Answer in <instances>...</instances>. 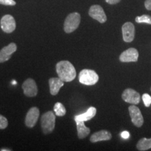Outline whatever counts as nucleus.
Wrapping results in <instances>:
<instances>
[{
	"label": "nucleus",
	"mask_w": 151,
	"mask_h": 151,
	"mask_svg": "<svg viewBox=\"0 0 151 151\" xmlns=\"http://www.w3.org/2000/svg\"><path fill=\"white\" fill-rule=\"evenodd\" d=\"M56 71L58 76L64 82H70L76 78L75 67L70 62L62 60L56 65Z\"/></svg>",
	"instance_id": "nucleus-1"
},
{
	"label": "nucleus",
	"mask_w": 151,
	"mask_h": 151,
	"mask_svg": "<svg viewBox=\"0 0 151 151\" xmlns=\"http://www.w3.org/2000/svg\"><path fill=\"white\" fill-rule=\"evenodd\" d=\"M55 114L52 111H48L41 116V124L43 132L46 134L51 133L55 129Z\"/></svg>",
	"instance_id": "nucleus-2"
},
{
	"label": "nucleus",
	"mask_w": 151,
	"mask_h": 151,
	"mask_svg": "<svg viewBox=\"0 0 151 151\" xmlns=\"http://www.w3.org/2000/svg\"><path fill=\"white\" fill-rule=\"evenodd\" d=\"M79 81L86 86H93L99 81V76L91 69H83L79 73Z\"/></svg>",
	"instance_id": "nucleus-3"
},
{
	"label": "nucleus",
	"mask_w": 151,
	"mask_h": 151,
	"mask_svg": "<svg viewBox=\"0 0 151 151\" xmlns=\"http://www.w3.org/2000/svg\"><path fill=\"white\" fill-rule=\"evenodd\" d=\"M81 22V15L78 13L70 14L65 19L64 30L66 33H71L78 27Z\"/></svg>",
	"instance_id": "nucleus-4"
},
{
	"label": "nucleus",
	"mask_w": 151,
	"mask_h": 151,
	"mask_svg": "<svg viewBox=\"0 0 151 151\" xmlns=\"http://www.w3.org/2000/svg\"><path fill=\"white\" fill-rule=\"evenodd\" d=\"M89 16L94 20H97L100 23H104L107 20L104 11L99 5H93L90 7Z\"/></svg>",
	"instance_id": "nucleus-5"
},
{
	"label": "nucleus",
	"mask_w": 151,
	"mask_h": 151,
	"mask_svg": "<svg viewBox=\"0 0 151 151\" xmlns=\"http://www.w3.org/2000/svg\"><path fill=\"white\" fill-rule=\"evenodd\" d=\"M16 23L14 17L11 15H5L1 20V28L6 33H11L16 29Z\"/></svg>",
	"instance_id": "nucleus-6"
},
{
	"label": "nucleus",
	"mask_w": 151,
	"mask_h": 151,
	"mask_svg": "<svg viewBox=\"0 0 151 151\" xmlns=\"http://www.w3.org/2000/svg\"><path fill=\"white\" fill-rule=\"evenodd\" d=\"M129 112L132 123L136 127H141L143 124V117L140 109L136 106L132 105L129 107Z\"/></svg>",
	"instance_id": "nucleus-7"
},
{
	"label": "nucleus",
	"mask_w": 151,
	"mask_h": 151,
	"mask_svg": "<svg viewBox=\"0 0 151 151\" xmlns=\"http://www.w3.org/2000/svg\"><path fill=\"white\" fill-rule=\"evenodd\" d=\"M122 98L125 102L133 104H138L140 102V94L136 90L132 88H127L124 90L122 92Z\"/></svg>",
	"instance_id": "nucleus-8"
},
{
	"label": "nucleus",
	"mask_w": 151,
	"mask_h": 151,
	"mask_svg": "<svg viewBox=\"0 0 151 151\" xmlns=\"http://www.w3.org/2000/svg\"><path fill=\"white\" fill-rule=\"evenodd\" d=\"M122 38L124 42L130 43L134 39L135 27L133 23L130 22H125L122 27Z\"/></svg>",
	"instance_id": "nucleus-9"
},
{
	"label": "nucleus",
	"mask_w": 151,
	"mask_h": 151,
	"mask_svg": "<svg viewBox=\"0 0 151 151\" xmlns=\"http://www.w3.org/2000/svg\"><path fill=\"white\" fill-rule=\"evenodd\" d=\"M24 95L29 97H35L37 94L38 88L35 80L32 78H28L23 83L22 86Z\"/></svg>",
	"instance_id": "nucleus-10"
},
{
	"label": "nucleus",
	"mask_w": 151,
	"mask_h": 151,
	"mask_svg": "<svg viewBox=\"0 0 151 151\" xmlns=\"http://www.w3.org/2000/svg\"><path fill=\"white\" fill-rule=\"evenodd\" d=\"M39 114H40V112L37 107H32L30 109L26 115L25 120H24L26 126L30 128L35 127L39 119Z\"/></svg>",
	"instance_id": "nucleus-11"
},
{
	"label": "nucleus",
	"mask_w": 151,
	"mask_h": 151,
	"mask_svg": "<svg viewBox=\"0 0 151 151\" xmlns=\"http://www.w3.org/2000/svg\"><path fill=\"white\" fill-rule=\"evenodd\" d=\"M139 58V52L134 48H130L122 52L120 55V60L122 62H135Z\"/></svg>",
	"instance_id": "nucleus-12"
},
{
	"label": "nucleus",
	"mask_w": 151,
	"mask_h": 151,
	"mask_svg": "<svg viewBox=\"0 0 151 151\" xmlns=\"http://www.w3.org/2000/svg\"><path fill=\"white\" fill-rule=\"evenodd\" d=\"M17 50V46L16 43H11L8 46L4 47L0 50V63H3L10 59L13 53Z\"/></svg>",
	"instance_id": "nucleus-13"
},
{
	"label": "nucleus",
	"mask_w": 151,
	"mask_h": 151,
	"mask_svg": "<svg viewBox=\"0 0 151 151\" xmlns=\"http://www.w3.org/2000/svg\"><path fill=\"white\" fill-rule=\"evenodd\" d=\"M112 135L107 130H100L99 132H95L91 136L90 140L92 143H97L99 141H109L111 140Z\"/></svg>",
	"instance_id": "nucleus-14"
},
{
	"label": "nucleus",
	"mask_w": 151,
	"mask_h": 151,
	"mask_svg": "<svg viewBox=\"0 0 151 151\" xmlns=\"http://www.w3.org/2000/svg\"><path fill=\"white\" fill-rule=\"evenodd\" d=\"M64 81L60 78H51L49 79L50 92L52 95H56L60 91V88L64 86Z\"/></svg>",
	"instance_id": "nucleus-15"
},
{
	"label": "nucleus",
	"mask_w": 151,
	"mask_h": 151,
	"mask_svg": "<svg viewBox=\"0 0 151 151\" xmlns=\"http://www.w3.org/2000/svg\"><path fill=\"white\" fill-rule=\"evenodd\" d=\"M96 113H97V109L93 106H91L88 109V111L86 113L76 116L75 121H88V120H90L92 118H93L95 116Z\"/></svg>",
	"instance_id": "nucleus-16"
},
{
	"label": "nucleus",
	"mask_w": 151,
	"mask_h": 151,
	"mask_svg": "<svg viewBox=\"0 0 151 151\" xmlns=\"http://www.w3.org/2000/svg\"><path fill=\"white\" fill-rule=\"evenodd\" d=\"M77 131H78V137L79 139H84L90 134V128L85 125L83 121H76Z\"/></svg>",
	"instance_id": "nucleus-17"
},
{
	"label": "nucleus",
	"mask_w": 151,
	"mask_h": 151,
	"mask_svg": "<svg viewBox=\"0 0 151 151\" xmlns=\"http://www.w3.org/2000/svg\"><path fill=\"white\" fill-rule=\"evenodd\" d=\"M137 148L139 150L145 151L148 150L151 148V138L150 139H146V138H142L138 141L137 144Z\"/></svg>",
	"instance_id": "nucleus-18"
},
{
	"label": "nucleus",
	"mask_w": 151,
	"mask_h": 151,
	"mask_svg": "<svg viewBox=\"0 0 151 151\" xmlns=\"http://www.w3.org/2000/svg\"><path fill=\"white\" fill-rule=\"evenodd\" d=\"M55 114L58 116H64L66 114V109L63 104L60 102H57L54 106Z\"/></svg>",
	"instance_id": "nucleus-19"
},
{
	"label": "nucleus",
	"mask_w": 151,
	"mask_h": 151,
	"mask_svg": "<svg viewBox=\"0 0 151 151\" xmlns=\"http://www.w3.org/2000/svg\"><path fill=\"white\" fill-rule=\"evenodd\" d=\"M137 23H146L151 24V16L149 15H143L141 16H137L135 19Z\"/></svg>",
	"instance_id": "nucleus-20"
},
{
	"label": "nucleus",
	"mask_w": 151,
	"mask_h": 151,
	"mask_svg": "<svg viewBox=\"0 0 151 151\" xmlns=\"http://www.w3.org/2000/svg\"><path fill=\"white\" fill-rule=\"evenodd\" d=\"M142 99L144 105L146 107H149L151 104V97L148 94H143L142 96Z\"/></svg>",
	"instance_id": "nucleus-21"
},
{
	"label": "nucleus",
	"mask_w": 151,
	"mask_h": 151,
	"mask_svg": "<svg viewBox=\"0 0 151 151\" xmlns=\"http://www.w3.org/2000/svg\"><path fill=\"white\" fill-rule=\"evenodd\" d=\"M8 120L4 116L0 115V129H4L8 126Z\"/></svg>",
	"instance_id": "nucleus-22"
},
{
	"label": "nucleus",
	"mask_w": 151,
	"mask_h": 151,
	"mask_svg": "<svg viewBox=\"0 0 151 151\" xmlns=\"http://www.w3.org/2000/svg\"><path fill=\"white\" fill-rule=\"evenodd\" d=\"M0 4L6 6H15L16 4L14 0H0Z\"/></svg>",
	"instance_id": "nucleus-23"
},
{
	"label": "nucleus",
	"mask_w": 151,
	"mask_h": 151,
	"mask_svg": "<svg viewBox=\"0 0 151 151\" xmlns=\"http://www.w3.org/2000/svg\"><path fill=\"white\" fill-rule=\"evenodd\" d=\"M144 5L147 10L151 11V0H146Z\"/></svg>",
	"instance_id": "nucleus-24"
},
{
	"label": "nucleus",
	"mask_w": 151,
	"mask_h": 151,
	"mask_svg": "<svg viewBox=\"0 0 151 151\" xmlns=\"http://www.w3.org/2000/svg\"><path fill=\"white\" fill-rule=\"evenodd\" d=\"M121 137L124 139H127L129 137V133L127 131H124L121 133Z\"/></svg>",
	"instance_id": "nucleus-25"
},
{
	"label": "nucleus",
	"mask_w": 151,
	"mask_h": 151,
	"mask_svg": "<svg viewBox=\"0 0 151 151\" xmlns=\"http://www.w3.org/2000/svg\"><path fill=\"white\" fill-rule=\"evenodd\" d=\"M120 1L121 0H106V1L109 4H116L120 2Z\"/></svg>",
	"instance_id": "nucleus-26"
},
{
	"label": "nucleus",
	"mask_w": 151,
	"mask_h": 151,
	"mask_svg": "<svg viewBox=\"0 0 151 151\" xmlns=\"http://www.w3.org/2000/svg\"><path fill=\"white\" fill-rule=\"evenodd\" d=\"M10 150H11L10 149H4V148L1 149V151H10Z\"/></svg>",
	"instance_id": "nucleus-27"
}]
</instances>
